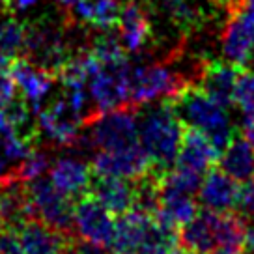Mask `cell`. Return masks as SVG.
<instances>
[{
    "instance_id": "obj_36",
    "label": "cell",
    "mask_w": 254,
    "mask_h": 254,
    "mask_svg": "<svg viewBox=\"0 0 254 254\" xmlns=\"http://www.w3.org/2000/svg\"><path fill=\"white\" fill-rule=\"evenodd\" d=\"M73 245H75V243H73ZM67 247V249H64V251H60V253L58 254H75V247Z\"/></svg>"
},
{
    "instance_id": "obj_5",
    "label": "cell",
    "mask_w": 254,
    "mask_h": 254,
    "mask_svg": "<svg viewBox=\"0 0 254 254\" xmlns=\"http://www.w3.org/2000/svg\"><path fill=\"white\" fill-rule=\"evenodd\" d=\"M90 127V138L95 150H124L138 142L136 107H120L97 114Z\"/></svg>"
},
{
    "instance_id": "obj_21",
    "label": "cell",
    "mask_w": 254,
    "mask_h": 254,
    "mask_svg": "<svg viewBox=\"0 0 254 254\" xmlns=\"http://www.w3.org/2000/svg\"><path fill=\"white\" fill-rule=\"evenodd\" d=\"M198 211V202L194 200V194H183L159 187V207L153 217L163 224L178 230L183 228Z\"/></svg>"
},
{
    "instance_id": "obj_34",
    "label": "cell",
    "mask_w": 254,
    "mask_h": 254,
    "mask_svg": "<svg viewBox=\"0 0 254 254\" xmlns=\"http://www.w3.org/2000/svg\"><path fill=\"white\" fill-rule=\"evenodd\" d=\"M56 2H58V6H60V8H62L65 13H67V11H71L73 6H75L79 0H56Z\"/></svg>"
},
{
    "instance_id": "obj_15",
    "label": "cell",
    "mask_w": 254,
    "mask_h": 254,
    "mask_svg": "<svg viewBox=\"0 0 254 254\" xmlns=\"http://www.w3.org/2000/svg\"><path fill=\"white\" fill-rule=\"evenodd\" d=\"M238 71L239 65H234L228 60H204L198 86L224 109H230L234 107V86Z\"/></svg>"
},
{
    "instance_id": "obj_25",
    "label": "cell",
    "mask_w": 254,
    "mask_h": 254,
    "mask_svg": "<svg viewBox=\"0 0 254 254\" xmlns=\"http://www.w3.org/2000/svg\"><path fill=\"white\" fill-rule=\"evenodd\" d=\"M24 40L26 32L21 23L15 19H8L0 24V53L8 58H21L24 55Z\"/></svg>"
},
{
    "instance_id": "obj_27",
    "label": "cell",
    "mask_w": 254,
    "mask_h": 254,
    "mask_svg": "<svg viewBox=\"0 0 254 254\" xmlns=\"http://www.w3.org/2000/svg\"><path fill=\"white\" fill-rule=\"evenodd\" d=\"M236 211H238L243 219L254 217V176L251 180L243 182V187H239Z\"/></svg>"
},
{
    "instance_id": "obj_8",
    "label": "cell",
    "mask_w": 254,
    "mask_h": 254,
    "mask_svg": "<svg viewBox=\"0 0 254 254\" xmlns=\"http://www.w3.org/2000/svg\"><path fill=\"white\" fill-rule=\"evenodd\" d=\"M221 51L230 64L245 67L254 55V13L247 9L228 11L221 32Z\"/></svg>"
},
{
    "instance_id": "obj_12",
    "label": "cell",
    "mask_w": 254,
    "mask_h": 254,
    "mask_svg": "<svg viewBox=\"0 0 254 254\" xmlns=\"http://www.w3.org/2000/svg\"><path fill=\"white\" fill-rule=\"evenodd\" d=\"M180 247L194 254H211L221 247V213L198 211L180 232Z\"/></svg>"
},
{
    "instance_id": "obj_39",
    "label": "cell",
    "mask_w": 254,
    "mask_h": 254,
    "mask_svg": "<svg viewBox=\"0 0 254 254\" xmlns=\"http://www.w3.org/2000/svg\"><path fill=\"white\" fill-rule=\"evenodd\" d=\"M0 254H2V253H0Z\"/></svg>"
},
{
    "instance_id": "obj_26",
    "label": "cell",
    "mask_w": 254,
    "mask_h": 254,
    "mask_svg": "<svg viewBox=\"0 0 254 254\" xmlns=\"http://www.w3.org/2000/svg\"><path fill=\"white\" fill-rule=\"evenodd\" d=\"M234 105L245 114L254 111V69L251 67H239L234 86Z\"/></svg>"
},
{
    "instance_id": "obj_32",
    "label": "cell",
    "mask_w": 254,
    "mask_h": 254,
    "mask_svg": "<svg viewBox=\"0 0 254 254\" xmlns=\"http://www.w3.org/2000/svg\"><path fill=\"white\" fill-rule=\"evenodd\" d=\"M36 2L38 0H6V6H8V9H26Z\"/></svg>"
},
{
    "instance_id": "obj_14",
    "label": "cell",
    "mask_w": 254,
    "mask_h": 254,
    "mask_svg": "<svg viewBox=\"0 0 254 254\" xmlns=\"http://www.w3.org/2000/svg\"><path fill=\"white\" fill-rule=\"evenodd\" d=\"M9 75L15 80L17 90H21L32 111L38 114L41 111V101L53 88L56 77L53 73L34 65L26 58H13V62L9 65Z\"/></svg>"
},
{
    "instance_id": "obj_9",
    "label": "cell",
    "mask_w": 254,
    "mask_h": 254,
    "mask_svg": "<svg viewBox=\"0 0 254 254\" xmlns=\"http://www.w3.org/2000/svg\"><path fill=\"white\" fill-rule=\"evenodd\" d=\"M151 161L140 144L124 150H99L94 155L92 170L99 176H116L127 180H138L151 170Z\"/></svg>"
},
{
    "instance_id": "obj_6",
    "label": "cell",
    "mask_w": 254,
    "mask_h": 254,
    "mask_svg": "<svg viewBox=\"0 0 254 254\" xmlns=\"http://www.w3.org/2000/svg\"><path fill=\"white\" fill-rule=\"evenodd\" d=\"M129 60L122 64L103 65L101 69L90 77V95L97 112L114 111L129 105Z\"/></svg>"
},
{
    "instance_id": "obj_22",
    "label": "cell",
    "mask_w": 254,
    "mask_h": 254,
    "mask_svg": "<svg viewBox=\"0 0 254 254\" xmlns=\"http://www.w3.org/2000/svg\"><path fill=\"white\" fill-rule=\"evenodd\" d=\"M219 165L236 182H247L254 176V146L245 136L232 140L219 153Z\"/></svg>"
},
{
    "instance_id": "obj_11",
    "label": "cell",
    "mask_w": 254,
    "mask_h": 254,
    "mask_svg": "<svg viewBox=\"0 0 254 254\" xmlns=\"http://www.w3.org/2000/svg\"><path fill=\"white\" fill-rule=\"evenodd\" d=\"M13 232L17 234L26 254H58L79 239L77 236L49 226L47 222H43L38 217L24 219Z\"/></svg>"
},
{
    "instance_id": "obj_19",
    "label": "cell",
    "mask_w": 254,
    "mask_h": 254,
    "mask_svg": "<svg viewBox=\"0 0 254 254\" xmlns=\"http://www.w3.org/2000/svg\"><path fill=\"white\" fill-rule=\"evenodd\" d=\"M94 178L92 165L79 157H62L51 167V180L58 189L71 198L86 194Z\"/></svg>"
},
{
    "instance_id": "obj_28",
    "label": "cell",
    "mask_w": 254,
    "mask_h": 254,
    "mask_svg": "<svg viewBox=\"0 0 254 254\" xmlns=\"http://www.w3.org/2000/svg\"><path fill=\"white\" fill-rule=\"evenodd\" d=\"M0 253L2 254H26L21 241L13 230L0 232Z\"/></svg>"
},
{
    "instance_id": "obj_17",
    "label": "cell",
    "mask_w": 254,
    "mask_h": 254,
    "mask_svg": "<svg viewBox=\"0 0 254 254\" xmlns=\"http://www.w3.org/2000/svg\"><path fill=\"white\" fill-rule=\"evenodd\" d=\"M217 161H219V151L211 144V140L198 129L185 126L182 148H180V153L176 159V167L189 168V170H194L204 176L207 170L213 168Z\"/></svg>"
},
{
    "instance_id": "obj_16",
    "label": "cell",
    "mask_w": 254,
    "mask_h": 254,
    "mask_svg": "<svg viewBox=\"0 0 254 254\" xmlns=\"http://www.w3.org/2000/svg\"><path fill=\"white\" fill-rule=\"evenodd\" d=\"M239 185L224 170L211 168L202 178V185L198 189V202L204 209L211 211H234L238 204Z\"/></svg>"
},
{
    "instance_id": "obj_10",
    "label": "cell",
    "mask_w": 254,
    "mask_h": 254,
    "mask_svg": "<svg viewBox=\"0 0 254 254\" xmlns=\"http://www.w3.org/2000/svg\"><path fill=\"white\" fill-rule=\"evenodd\" d=\"M38 127L58 146L73 148V144L80 136V127L84 126L82 116L64 97L38 112Z\"/></svg>"
},
{
    "instance_id": "obj_38",
    "label": "cell",
    "mask_w": 254,
    "mask_h": 254,
    "mask_svg": "<svg viewBox=\"0 0 254 254\" xmlns=\"http://www.w3.org/2000/svg\"><path fill=\"white\" fill-rule=\"evenodd\" d=\"M251 254H254V253H251Z\"/></svg>"
},
{
    "instance_id": "obj_31",
    "label": "cell",
    "mask_w": 254,
    "mask_h": 254,
    "mask_svg": "<svg viewBox=\"0 0 254 254\" xmlns=\"http://www.w3.org/2000/svg\"><path fill=\"white\" fill-rule=\"evenodd\" d=\"M241 133L254 146V111L245 114V118L241 122Z\"/></svg>"
},
{
    "instance_id": "obj_23",
    "label": "cell",
    "mask_w": 254,
    "mask_h": 254,
    "mask_svg": "<svg viewBox=\"0 0 254 254\" xmlns=\"http://www.w3.org/2000/svg\"><path fill=\"white\" fill-rule=\"evenodd\" d=\"M180 249V232L151 217L142 234L136 254H176Z\"/></svg>"
},
{
    "instance_id": "obj_30",
    "label": "cell",
    "mask_w": 254,
    "mask_h": 254,
    "mask_svg": "<svg viewBox=\"0 0 254 254\" xmlns=\"http://www.w3.org/2000/svg\"><path fill=\"white\" fill-rule=\"evenodd\" d=\"M224 9L228 11H238V9H247L254 13V0H224Z\"/></svg>"
},
{
    "instance_id": "obj_37",
    "label": "cell",
    "mask_w": 254,
    "mask_h": 254,
    "mask_svg": "<svg viewBox=\"0 0 254 254\" xmlns=\"http://www.w3.org/2000/svg\"><path fill=\"white\" fill-rule=\"evenodd\" d=\"M176 254H194V253H190V251H185V249H182V247H180V249L176 251Z\"/></svg>"
},
{
    "instance_id": "obj_4",
    "label": "cell",
    "mask_w": 254,
    "mask_h": 254,
    "mask_svg": "<svg viewBox=\"0 0 254 254\" xmlns=\"http://www.w3.org/2000/svg\"><path fill=\"white\" fill-rule=\"evenodd\" d=\"M24 189H26V202H28L32 217H38L43 222H47L49 226L73 236L75 198L67 196L56 187L51 178H43V176L26 183Z\"/></svg>"
},
{
    "instance_id": "obj_24",
    "label": "cell",
    "mask_w": 254,
    "mask_h": 254,
    "mask_svg": "<svg viewBox=\"0 0 254 254\" xmlns=\"http://www.w3.org/2000/svg\"><path fill=\"white\" fill-rule=\"evenodd\" d=\"M165 9L176 28L183 34H190L202 26L204 15L192 8L187 0H165Z\"/></svg>"
},
{
    "instance_id": "obj_35",
    "label": "cell",
    "mask_w": 254,
    "mask_h": 254,
    "mask_svg": "<svg viewBox=\"0 0 254 254\" xmlns=\"http://www.w3.org/2000/svg\"><path fill=\"white\" fill-rule=\"evenodd\" d=\"M211 254H238L236 251H228V249H217V251H213Z\"/></svg>"
},
{
    "instance_id": "obj_18",
    "label": "cell",
    "mask_w": 254,
    "mask_h": 254,
    "mask_svg": "<svg viewBox=\"0 0 254 254\" xmlns=\"http://www.w3.org/2000/svg\"><path fill=\"white\" fill-rule=\"evenodd\" d=\"M118 38L127 53H138L151 40V23L148 13L135 0H126L120 13Z\"/></svg>"
},
{
    "instance_id": "obj_13",
    "label": "cell",
    "mask_w": 254,
    "mask_h": 254,
    "mask_svg": "<svg viewBox=\"0 0 254 254\" xmlns=\"http://www.w3.org/2000/svg\"><path fill=\"white\" fill-rule=\"evenodd\" d=\"M88 192L112 215H124L135 207L136 185L135 180L116 176L94 174Z\"/></svg>"
},
{
    "instance_id": "obj_1",
    "label": "cell",
    "mask_w": 254,
    "mask_h": 254,
    "mask_svg": "<svg viewBox=\"0 0 254 254\" xmlns=\"http://www.w3.org/2000/svg\"><path fill=\"white\" fill-rule=\"evenodd\" d=\"M146 107V105H144ZM138 120V142L150 157L155 172L163 174L176 165V159L182 148L185 124L176 114L168 99L150 105L144 111L136 112Z\"/></svg>"
},
{
    "instance_id": "obj_7",
    "label": "cell",
    "mask_w": 254,
    "mask_h": 254,
    "mask_svg": "<svg viewBox=\"0 0 254 254\" xmlns=\"http://www.w3.org/2000/svg\"><path fill=\"white\" fill-rule=\"evenodd\" d=\"M73 221H75L77 238L109 249L114 234L112 213L105 209L90 192L75 198Z\"/></svg>"
},
{
    "instance_id": "obj_33",
    "label": "cell",
    "mask_w": 254,
    "mask_h": 254,
    "mask_svg": "<svg viewBox=\"0 0 254 254\" xmlns=\"http://www.w3.org/2000/svg\"><path fill=\"white\" fill-rule=\"evenodd\" d=\"M245 247L254 253V217H251V221L247 224V239H245Z\"/></svg>"
},
{
    "instance_id": "obj_29",
    "label": "cell",
    "mask_w": 254,
    "mask_h": 254,
    "mask_svg": "<svg viewBox=\"0 0 254 254\" xmlns=\"http://www.w3.org/2000/svg\"><path fill=\"white\" fill-rule=\"evenodd\" d=\"M75 254H111L107 253L105 249L107 247H101V245H95V243H90V241H75Z\"/></svg>"
},
{
    "instance_id": "obj_2",
    "label": "cell",
    "mask_w": 254,
    "mask_h": 254,
    "mask_svg": "<svg viewBox=\"0 0 254 254\" xmlns=\"http://www.w3.org/2000/svg\"><path fill=\"white\" fill-rule=\"evenodd\" d=\"M168 101L183 124L202 131L219 153L234 140L236 127L232 124L230 114L226 112L228 109L211 99L198 84L187 86L178 95L168 97Z\"/></svg>"
},
{
    "instance_id": "obj_3",
    "label": "cell",
    "mask_w": 254,
    "mask_h": 254,
    "mask_svg": "<svg viewBox=\"0 0 254 254\" xmlns=\"http://www.w3.org/2000/svg\"><path fill=\"white\" fill-rule=\"evenodd\" d=\"M174 58L165 62L144 64L131 67L129 71V105L144 107L161 99L174 97L194 82L189 75L174 67Z\"/></svg>"
},
{
    "instance_id": "obj_20",
    "label": "cell",
    "mask_w": 254,
    "mask_h": 254,
    "mask_svg": "<svg viewBox=\"0 0 254 254\" xmlns=\"http://www.w3.org/2000/svg\"><path fill=\"white\" fill-rule=\"evenodd\" d=\"M151 215L144 213L140 209H129L127 213L118 215V221L114 222V234L109 245L111 254H136L146 224L150 222Z\"/></svg>"
}]
</instances>
